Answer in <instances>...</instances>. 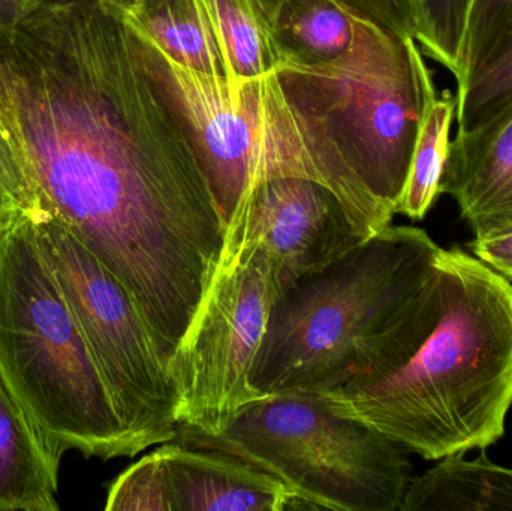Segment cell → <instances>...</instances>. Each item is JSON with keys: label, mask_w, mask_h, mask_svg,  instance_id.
<instances>
[{"label": "cell", "mask_w": 512, "mask_h": 511, "mask_svg": "<svg viewBox=\"0 0 512 511\" xmlns=\"http://www.w3.org/2000/svg\"><path fill=\"white\" fill-rule=\"evenodd\" d=\"M0 131L41 209L125 287L170 363L227 230L125 11L39 0L0 21Z\"/></svg>", "instance_id": "6da1fadb"}, {"label": "cell", "mask_w": 512, "mask_h": 511, "mask_svg": "<svg viewBox=\"0 0 512 511\" xmlns=\"http://www.w3.org/2000/svg\"><path fill=\"white\" fill-rule=\"evenodd\" d=\"M245 84L256 129L252 182L309 177L333 189L373 234L391 225L438 96L414 38L355 18L339 59L277 66Z\"/></svg>", "instance_id": "7a4b0ae2"}, {"label": "cell", "mask_w": 512, "mask_h": 511, "mask_svg": "<svg viewBox=\"0 0 512 511\" xmlns=\"http://www.w3.org/2000/svg\"><path fill=\"white\" fill-rule=\"evenodd\" d=\"M441 246L388 225L286 288L271 311L251 383L256 395L331 393L396 371L438 311Z\"/></svg>", "instance_id": "3957f363"}, {"label": "cell", "mask_w": 512, "mask_h": 511, "mask_svg": "<svg viewBox=\"0 0 512 511\" xmlns=\"http://www.w3.org/2000/svg\"><path fill=\"white\" fill-rule=\"evenodd\" d=\"M438 311L396 371L321 393L430 461L501 440L512 407V285L462 249L436 261Z\"/></svg>", "instance_id": "277c9868"}, {"label": "cell", "mask_w": 512, "mask_h": 511, "mask_svg": "<svg viewBox=\"0 0 512 511\" xmlns=\"http://www.w3.org/2000/svg\"><path fill=\"white\" fill-rule=\"evenodd\" d=\"M0 378L57 462L132 458L80 326L30 216L0 221Z\"/></svg>", "instance_id": "5b68a950"}, {"label": "cell", "mask_w": 512, "mask_h": 511, "mask_svg": "<svg viewBox=\"0 0 512 511\" xmlns=\"http://www.w3.org/2000/svg\"><path fill=\"white\" fill-rule=\"evenodd\" d=\"M174 441L240 459L306 510L400 511L412 480L409 450L315 392L259 396L219 434L177 429Z\"/></svg>", "instance_id": "8992f818"}, {"label": "cell", "mask_w": 512, "mask_h": 511, "mask_svg": "<svg viewBox=\"0 0 512 511\" xmlns=\"http://www.w3.org/2000/svg\"><path fill=\"white\" fill-rule=\"evenodd\" d=\"M104 381L131 456L176 440L179 395L152 333L122 284L53 213L30 216Z\"/></svg>", "instance_id": "52a82bcc"}, {"label": "cell", "mask_w": 512, "mask_h": 511, "mask_svg": "<svg viewBox=\"0 0 512 511\" xmlns=\"http://www.w3.org/2000/svg\"><path fill=\"white\" fill-rule=\"evenodd\" d=\"M282 293L276 263L258 243L222 254L206 299L170 363L179 429L219 434L258 398L252 369Z\"/></svg>", "instance_id": "ba28073f"}, {"label": "cell", "mask_w": 512, "mask_h": 511, "mask_svg": "<svg viewBox=\"0 0 512 511\" xmlns=\"http://www.w3.org/2000/svg\"><path fill=\"white\" fill-rule=\"evenodd\" d=\"M372 236L324 183L301 176H267L249 186L228 227L224 252L258 243L276 263L285 291Z\"/></svg>", "instance_id": "9c48e42d"}, {"label": "cell", "mask_w": 512, "mask_h": 511, "mask_svg": "<svg viewBox=\"0 0 512 511\" xmlns=\"http://www.w3.org/2000/svg\"><path fill=\"white\" fill-rule=\"evenodd\" d=\"M137 33L147 66L185 126L228 230L255 171L256 129L246 84L236 87L180 68L149 38Z\"/></svg>", "instance_id": "30bf717a"}, {"label": "cell", "mask_w": 512, "mask_h": 511, "mask_svg": "<svg viewBox=\"0 0 512 511\" xmlns=\"http://www.w3.org/2000/svg\"><path fill=\"white\" fill-rule=\"evenodd\" d=\"M441 194L459 204L475 239L512 233V104L451 141Z\"/></svg>", "instance_id": "8fae6325"}, {"label": "cell", "mask_w": 512, "mask_h": 511, "mask_svg": "<svg viewBox=\"0 0 512 511\" xmlns=\"http://www.w3.org/2000/svg\"><path fill=\"white\" fill-rule=\"evenodd\" d=\"M176 511H289L306 506L286 486L234 456L161 444Z\"/></svg>", "instance_id": "7c38bea8"}, {"label": "cell", "mask_w": 512, "mask_h": 511, "mask_svg": "<svg viewBox=\"0 0 512 511\" xmlns=\"http://www.w3.org/2000/svg\"><path fill=\"white\" fill-rule=\"evenodd\" d=\"M454 77L459 131L512 104V0H472Z\"/></svg>", "instance_id": "4fadbf2b"}, {"label": "cell", "mask_w": 512, "mask_h": 511, "mask_svg": "<svg viewBox=\"0 0 512 511\" xmlns=\"http://www.w3.org/2000/svg\"><path fill=\"white\" fill-rule=\"evenodd\" d=\"M60 462L0 378V511H57Z\"/></svg>", "instance_id": "5bb4252c"}, {"label": "cell", "mask_w": 512, "mask_h": 511, "mask_svg": "<svg viewBox=\"0 0 512 511\" xmlns=\"http://www.w3.org/2000/svg\"><path fill=\"white\" fill-rule=\"evenodd\" d=\"M123 11L129 23L180 68L234 84L203 0H138Z\"/></svg>", "instance_id": "9a60e30c"}, {"label": "cell", "mask_w": 512, "mask_h": 511, "mask_svg": "<svg viewBox=\"0 0 512 511\" xmlns=\"http://www.w3.org/2000/svg\"><path fill=\"white\" fill-rule=\"evenodd\" d=\"M400 511H512V470L456 453L412 477Z\"/></svg>", "instance_id": "2e32d148"}, {"label": "cell", "mask_w": 512, "mask_h": 511, "mask_svg": "<svg viewBox=\"0 0 512 511\" xmlns=\"http://www.w3.org/2000/svg\"><path fill=\"white\" fill-rule=\"evenodd\" d=\"M355 18L334 0H283L270 21L277 66L316 68L346 53Z\"/></svg>", "instance_id": "e0dca14e"}, {"label": "cell", "mask_w": 512, "mask_h": 511, "mask_svg": "<svg viewBox=\"0 0 512 511\" xmlns=\"http://www.w3.org/2000/svg\"><path fill=\"white\" fill-rule=\"evenodd\" d=\"M218 33L234 86L277 68L270 21L258 0H203Z\"/></svg>", "instance_id": "ac0fdd59"}, {"label": "cell", "mask_w": 512, "mask_h": 511, "mask_svg": "<svg viewBox=\"0 0 512 511\" xmlns=\"http://www.w3.org/2000/svg\"><path fill=\"white\" fill-rule=\"evenodd\" d=\"M456 113L457 96L451 90L436 96L430 105L396 213L420 221L441 195V180L450 152V132Z\"/></svg>", "instance_id": "d6986e66"}, {"label": "cell", "mask_w": 512, "mask_h": 511, "mask_svg": "<svg viewBox=\"0 0 512 511\" xmlns=\"http://www.w3.org/2000/svg\"><path fill=\"white\" fill-rule=\"evenodd\" d=\"M107 511H176L170 476L161 450L120 474L108 491Z\"/></svg>", "instance_id": "ffe728a7"}, {"label": "cell", "mask_w": 512, "mask_h": 511, "mask_svg": "<svg viewBox=\"0 0 512 511\" xmlns=\"http://www.w3.org/2000/svg\"><path fill=\"white\" fill-rule=\"evenodd\" d=\"M472 0H417L415 41L421 53L456 75Z\"/></svg>", "instance_id": "44dd1931"}, {"label": "cell", "mask_w": 512, "mask_h": 511, "mask_svg": "<svg viewBox=\"0 0 512 511\" xmlns=\"http://www.w3.org/2000/svg\"><path fill=\"white\" fill-rule=\"evenodd\" d=\"M39 209L41 204L35 189L0 131V221L32 216Z\"/></svg>", "instance_id": "7402d4cb"}, {"label": "cell", "mask_w": 512, "mask_h": 511, "mask_svg": "<svg viewBox=\"0 0 512 511\" xmlns=\"http://www.w3.org/2000/svg\"><path fill=\"white\" fill-rule=\"evenodd\" d=\"M352 17L388 33L415 39L417 0H334Z\"/></svg>", "instance_id": "603a6c76"}, {"label": "cell", "mask_w": 512, "mask_h": 511, "mask_svg": "<svg viewBox=\"0 0 512 511\" xmlns=\"http://www.w3.org/2000/svg\"><path fill=\"white\" fill-rule=\"evenodd\" d=\"M469 246L474 257L512 281V233L474 239Z\"/></svg>", "instance_id": "cb8c5ba5"}, {"label": "cell", "mask_w": 512, "mask_h": 511, "mask_svg": "<svg viewBox=\"0 0 512 511\" xmlns=\"http://www.w3.org/2000/svg\"><path fill=\"white\" fill-rule=\"evenodd\" d=\"M39 0H0V21H14L23 17Z\"/></svg>", "instance_id": "d4e9b609"}, {"label": "cell", "mask_w": 512, "mask_h": 511, "mask_svg": "<svg viewBox=\"0 0 512 511\" xmlns=\"http://www.w3.org/2000/svg\"><path fill=\"white\" fill-rule=\"evenodd\" d=\"M283 0H258L259 5H261L262 11L267 15L268 21H271V18L276 14L279 6L282 5Z\"/></svg>", "instance_id": "484cf974"}, {"label": "cell", "mask_w": 512, "mask_h": 511, "mask_svg": "<svg viewBox=\"0 0 512 511\" xmlns=\"http://www.w3.org/2000/svg\"><path fill=\"white\" fill-rule=\"evenodd\" d=\"M105 2L111 3V5L117 6L120 9H128L129 6L134 5L138 0H105Z\"/></svg>", "instance_id": "4316f807"}]
</instances>
